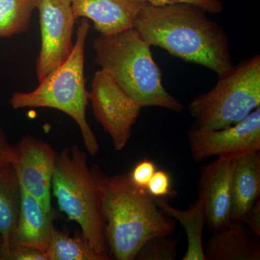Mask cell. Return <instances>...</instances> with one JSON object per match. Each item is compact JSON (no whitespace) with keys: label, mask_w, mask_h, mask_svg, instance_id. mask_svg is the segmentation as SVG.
I'll return each instance as SVG.
<instances>
[{"label":"cell","mask_w":260,"mask_h":260,"mask_svg":"<svg viewBox=\"0 0 260 260\" xmlns=\"http://www.w3.org/2000/svg\"><path fill=\"white\" fill-rule=\"evenodd\" d=\"M154 198L155 204L170 217L182 225L187 237V250L183 260H206L203 243V232L206 220L203 203L198 199L187 210H179L171 206L168 198Z\"/></svg>","instance_id":"17"},{"label":"cell","mask_w":260,"mask_h":260,"mask_svg":"<svg viewBox=\"0 0 260 260\" xmlns=\"http://www.w3.org/2000/svg\"><path fill=\"white\" fill-rule=\"evenodd\" d=\"M103 177L97 166L88 167L86 154L75 145L56 153L51 188L61 211L79 224L92 247L109 260L113 257L106 242Z\"/></svg>","instance_id":"4"},{"label":"cell","mask_w":260,"mask_h":260,"mask_svg":"<svg viewBox=\"0 0 260 260\" xmlns=\"http://www.w3.org/2000/svg\"><path fill=\"white\" fill-rule=\"evenodd\" d=\"M191 156L202 161L211 156L233 159L260 150V107L234 125L220 129L193 126L187 133Z\"/></svg>","instance_id":"9"},{"label":"cell","mask_w":260,"mask_h":260,"mask_svg":"<svg viewBox=\"0 0 260 260\" xmlns=\"http://www.w3.org/2000/svg\"><path fill=\"white\" fill-rule=\"evenodd\" d=\"M155 171V164L152 160L148 158L142 159L129 173L130 179L135 185L146 189L149 181Z\"/></svg>","instance_id":"22"},{"label":"cell","mask_w":260,"mask_h":260,"mask_svg":"<svg viewBox=\"0 0 260 260\" xmlns=\"http://www.w3.org/2000/svg\"><path fill=\"white\" fill-rule=\"evenodd\" d=\"M232 220L242 221L260 196L259 152L249 153L232 160Z\"/></svg>","instance_id":"15"},{"label":"cell","mask_w":260,"mask_h":260,"mask_svg":"<svg viewBox=\"0 0 260 260\" xmlns=\"http://www.w3.org/2000/svg\"><path fill=\"white\" fill-rule=\"evenodd\" d=\"M150 48L135 28L101 35L93 42L96 64L110 73L141 108L157 107L181 112L184 107L164 88L161 70Z\"/></svg>","instance_id":"3"},{"label":"cell","mask_w":260,"mask_h":260,"mask_svg":"<svg viewBox=\"0 0 260 260\" xmlns=\"http://www.w3.org/2000/svg\"><path fill=\"white\" fill-rule=\"evenodd\" d=\"M54 218L52 210H46L37 198L21 189L20 214L10 249L27 246L47 254L55 230Z\"/></svg>","instance_id":"13"},{"label":"cell","mask_w":260,"mask_h":260,"mask_svg":"<svg viewBox=\"0 0 260 260\" xmlns=\"http://www.w3.org/2000/svg\"><path fill=\"white\" fill-rule=\"evenodd\" d=\"M21 188L14 165L0 168V237L3 260H8L12 239L18 224Z\"/></svg>","instance_id":"16"},{"label":"cell","mask_w":260,"mask_h":260,"mask_svg":"<svg viewBox=\"0 0 260 260\" xmlns=\"http://www.w3.org/2000/svg\"><path fill=\"white\" fill-rule=\"evenodd\" d=\"M49 260H107L92 247L83 234L70 237L54 230L47 252Z\"/></svg>","instance_id":"18"},{"label":"cell","mask_w":260,"mask_h":260,"mask_svg":"<svg viewBox=\"0 0 260 260\" xmlns=\"http://www.w3.org/2000/svg\"><path fill=\"white\" fill-rule=\"evenodd\" d=\"M37 0H0V37L26 31Z\"/></svg>","instance_id":"19"},{"label":"cell","mask_w":260,"mask_h":260,"mask_svg":"<svg viewBox=\"0 0 260 260\" xmlns=\"http://www.w3.org/2000/svg\"><path fill=\"white\" fill-rule=\"evenodd\" d=\"M16 162L15 146L10 144L6 135L0 125V168L14 165Z\"/></svg>","instance_id":"25"},{"label":"cell","mask_w":260,"mask_h":260,"mask_svg":"<svg viewBox=\"0 0 260 260\" xmlns=\"http://www.w3.org/2000/svg\"><path fill=\"white\" fill-rule=\"evenodd\" d=\"M102 206L106 242L116 259H135L149 239L172 236L175 231L174 220L155 204L146 189L133 184L129 174H104Z\"/></svg>","instance_id":"2"},{"label":"cell","mask_w":260,"mask_h":260,"mask_svg":"<svg viewBox=\"0 0 260 260\" xmlns=\"http://www.w3.org/2000/svg\"><path fill=\"white\" fill-rule=\"evenodd\" d=\"M207 12L189 3L153 5L146 3L135 28L150 46L201 65L217 75L233 67L226 32Z\"/></svg>","instance_id":"1"},{"label":"cell","mask_w":260,"mask_h":260,"mask_svg":"<svg viewBox=\"0 0 260 260\" xmlns=\"http://www.w3.org/2000/svg\"><path fill=\"white\" fill-rule=\"evenodd\" d=\"M40 16L41 49L37 74L42 81L69 58L74 48L73 32L76 19L70 0H37Z\"/></svg>","instance_id":"8"},{"label":"cell","mask_w":260,"mask_h":260,"mask_svg":"<svg viewBox=\"0 0 260 260\" xmlns=\"http://www.w3.org/2000/svg\"><path fill=\"white\" fill-rule=\"evenodd\" d=\"M15 172L20 188L51 211V189L56 153L51 145L25 135L15 146Z\"/></svg>","instance_id":"10"},{"label":"cell","mask_w":260,"mask_h":260,"mask_svg":"<svg viewBox=\"0 0 260 260\" xmlns=\"http://www.w3.org/2000/svg\"><path fill=\"white\" fill-rule=\"evenodd\" d=\"M244 223L252 231L256 236L260 237V200L254 203L250 210L246 214L244 220Z\"/></svg>","instance_id":"26"},{"label":"cell","mask_w":260,"mask_h":260,"mask_svg":"<svg viewBox=\"0 0 260 260\" xmlns=\"http://www.w3.org/2000/svg\"><path fill=\"white\" fill-rule=\"evenodd\" d=\"M2 244H3V242L0 239V260H3V252H2Z\"/></svg>","instance_id":"27"},{"label":"cell","mask_w":260,"mask_h":260,"mask_svg":"<svg viewBox=\"0 0 260 260\" xmlns=\"http://www.w3.org/2000/svg\"><path fill=\"white\" fill-rule=\"evenodd\" d=\"M8 260H49L47 254L34 248L13 246L10 251Z\"/></svg>","instance_id":"24"},{"label":"cell","mask_w":260,"mask_h":260,"mask_svg":"<svg viewBox=\"0 0 260 260\" xmlns=\"http://www.w3.org/2000/svg\"><path fill=\"white\" fill-rule=\"evenodd\" d=\"M88 96L95 119L110 135L114 149L123 150L133 135L132 128L139 117L141 107L110 73L103 69L94 74Z\"/></svg>","instance_id":"7"},{"label":"cell","mask_w":260,"mask_h":260,"mask_svg":"<svg viewBox=\"0 0 260 260\" xmlns=\"http://www.w3.org/2000/svg\"><path fill=\"white\" fill-rule=\"evenodd\" d=\"M90 28L88 19H82L69 58L39 82V86L32 91L13 93L10 103L15 109L51 108L68 114L79 126L85 148L90 155H95L99 144L85 115L88 92L85 88L84 61Z\"/></svg>","instance_id":"5"},{"label":"cell","mask_w":260,"mask_h":260,"mask_svg":"<svg viewBox=\"0 0 260 260\" xmlns=\"http://www.w3.org/2000/svg\"><path fill=\"white\" fill-rule=\"evenodd\" d=\"M260 107V56L233 65L218 75L209 91L191 101L189 110L194 127L220 129L234 125Z\"/></svg>","instance_id":"6"},{"label":"cell","mask_w":260,"mask_h":260,"mask_svg":"<svg viewBox=\"0 0 260 260\" xmlns=\"http://www.w3.org/2000/svg\"><path fill=\"white\" fill-rule=\"evenodd\" d=\"M179 239L171 236H157L149 239L138 251L135 259L174 260L177 259Z\"/></svg>","instance_id":"20"},{"label":"cell","mask_w":260,"mask_h":260,"mask_svg":"<svg viewBox=\"0 0 260 260\" xmlns=\"http://www.w3.org/2000/svg\"><path fill=\"white\" fill-rule=\"evenodd\" d=\"M146 191L153 198H168L175 194L172 187V180L169 174L165 171L156 170L149 181Z\"/></svg>","instance_id":"21"},{"label":"cell","mask_w":260,"mask_h":260,"mask_svg":"<svg viewBox=\"0 0 260 260\" xmlns=\"http://www.w3.org/2000/svg\"><path fill=\"white\" fill-rule=\"evenodd\" d=\"M204 253L206 260H259L260 237L244 222L233 220L214 232Z\"/></svg>","instance_id":"14"},{"label":"cell","mask_w":260,"mask_h":260,"mask_svg":"<svg viewBox=\"0 0 260 260\" xmlns=\"http://www.w3.org/2000/svg\"><path fill=\"white\" fill-rule=\"evenodd\" d=\"M149 4L165 5L175 3H189L200 7V8L211 14H220L223 12L224 6L220 0H145Z\"/></svg>","instance_id":"23"},{"label":"cell","mask_w":260,"mask_h":260,"mask_svg":"<svg viewBox=\"0 0 260 260\" xmlns=\"http://www.w3.org/2000/svg\"><path fill=\"white\" fill-rule=\"evenodd\" d=\"M75 18L93 21L101 35L135 28L145 0H70Z\"/></svg>","instance_id":"12"},{"label":"cell","mask_w":260,"mask_h":260,"mask_svg":"<svg viewBox=\"0 0 260 260\" xmlns=\"http://www.w3.org/2000/svg\"><path fill=\"white\" fill-rule=\"evenodd\" d=\"M232 166L231 159L218 157L200 170L198 196L206 224L213 232L232 221Z\"/></svg>","instance_id":"11"}]
</instances>
